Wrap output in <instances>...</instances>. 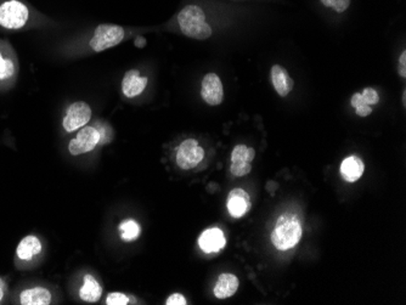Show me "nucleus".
I'll list each match as a JSON object with an SVG mask.
<instances>
[{
    "mask_svg": "<svg viewBox=\"0 0 406 305\" xmlns=\"http://www.w3.org/2000/svg\"><path fill=\"white\" fill-rule=\"evenodd\" d=\"M303 236V225L296 214L285 213L277 219L272 231V242L279 251L296 247Z\"/></svg>",
    "mask_w": 406,
    "mask_h": 305,
    "instance_id": "1",
    "label": "nucleus"
},
{
    "mask_svg": "<svg viewBox=\"0 0 406 305\" xmlns=\"http://www.w3.org/2000/svg\"><path fill=\"white\" fill-rule=\"evenodd\" d=\"M178 22L182 34L197 40H205L212 36V29L207 24L205 11L197 5H187L178 15Z\"/></svg>",
    "mask_w": 406,
    "mask_h": 305,
    "instance_id": "2",
    "label": "nucleus"
},
{
    "mask_svg": "<svg viewBox=\"0 0 406 305\" xmlns=\"http://www.w3.org/2000/svg\"><path fill=\"white\" fill-rule=\"evenodd\" d=\"M205 159V148L196 139H185L177 148L175 163L182 171H192L198 167Z\"/></svg>",
    "mask_w": 406,
    "mask_h": 305,
    "instance_id": "3",
    "label": "nucleus"
},
{
    "mask_svg": "<svg viewBox=\"0 0 406 305\" xmlns=\"http://www.w3.org/2000/svg\"><path fill=\"white\" fill-rule=\"evenodd\" d=\"M125 38V29L116 24H99L91 38L89 47L95 53H102L114 48Z\"/></svg>",
    "mask_w": 406,
    "mask_h": 305,
    "instance_id": "4",
    "label": "nucleus"
},
{
    "mask_svg": "<svg viewBox=\"0 0 406 305\" xmlns=\"http://www.w3.org/2000/svg\"><path fill=\"white\" fill-rule=\"evenodd\" d=\"M29 11L19 0H8L0 5V26L6 29H19L27 24Z\"/></svg>",
    "mask_w": 406,
    "mask_h": 305,
    "instance_id": "5",
    "label": "nucleus"
},
{
    "mask_svg": "<svg viewBox=\"0 0 406 305\" xmlns=\"http://www.w3.org/2000/svg\"><path fill=\"white\" fill-rule=\"evenodd\" d=\"M101 134L95 127H83L76 136L68 143V152L72 156H81L91 152L100 143Z\"/></svg>",
    "mask_w": 406,
    "mask_h": 305,
    "instance_id": "6",
    "label": "nucleus"
},
{
    "mask_svg": "<svg viewBox=\"0 0 406 305\" xmlns=\"http://www.w3.org/2000/svg\"><path fill=\"white\" fill-rule=\"evenodd\" d=\"M91 118V106L84 101H76L68 106L63 117V127L68 133L83 128Z\"/></svg>",
    "mask_w": 406,
    "mask_h": 305,
    "instance_id": "7",
    "label": "nucleus"
},
{
    "mask_svg": "<svg viewBox=\"0 0 406 305\" xmlns=\"http://www.w3.org/2000/svg\"><path fill=\"white\" fill-rule=\"evenodd\" d=\"M201 96L205 104L218 106L224 100V88L219 76L208 73L203 77L201 84Z\"/></svg>",
    "mask_w": 406,
    "mask_h": 305,
    "instance_id": "8",
    "label": "nucleus"
},
{
    "mask_svg": "<svg viewBox=\"0 0 406 305\" xmlns=\"http://www.w3.org/2000/svg\"><path fill=\"white\" fill-rule=\"evenodd\" d=\"M252 207L249 192L244 189H234L229 192L226 200V208L233 218H242L249 213Z\"/></svg>",
    "mask_w": 406,
    "mask_h": 305,
    "instance_id": "9",
    "label": "nucleus"
},
{
    "mask_svg": "<svg viewBox=\"0 0 406 305\" xmlns=\"http://www.w3.org/2000/svg\"><path fill=\"white\" fill-rule=\"evenodd\" d=\"M380 102V95L377 91L373 88H365L363 93H355L352 99L350 104L355 109L357 115L360 117H368L373 114V105H377Z\"/></svg>",
    "mask_w": 406,
    "mask_h": 305,
    "instance_id": "10",
    "label": "nucleus"
},
{
    "mask_svg": "<svg viewBox=\"0 0 406 305\" xmlns=\"http://www.w3.org/2000/svg\"><path fill=\"white\" fill-rule=\"evenodd\" d=\"M198 246L205 253H218L226 246L225 235L219 228L205 230L198 237Z\"/></svg>",
    "mask_w": 406,
    "mask_h": 305,
    "instance_id": "11",
    "label": "nucleus"
},
{
    "mask_svg": "<svg viewBox=\"0 0 406 305\" xmlns=\"http://www.w3.org/2000/svg\"><path fill=\"white\" fill-rule=\"evenodd\" d=\"M148 86V78L140 76L138 70H130L125 73L122 81V91L125 97L133 99L140 95Z\"/></svg>",
    "mask_w": 406,
    "mask_h": 305,
    "instance_id": "12",
    "label": "nucleus"
},
{
    "mask_svg": "<svg viewBox=\"0 0 406 305\" xmlns=\"http://www.w3.org/2000/svg\"><path fill=\"white\" fill-rule=\"evenodd\" d=\"M240 281L239 279L234 274L230 272H224L220 274L217 283L213 287V293H214L215 298L218 299H226L230 297L234 296L235 293L239 290Z\"/></svg>",
    "mask_w": 406,
    "mask_h": 305,
    "instance_id": "13",
    "label": "nucleus"
},
{
    "mask_svg": "<svg viewBox=\"0 0 406 305\" xmlns=\"http://www.w3.org/2000/svg\"><path fill=\"white\" fill-rule=\"evenodd\" d=\"M270 79H272L274 89L282 97L288 95L292 89H293V86H295V81L292 79L291 76L288 75L286 68L280 66V65H275V66L272 67Z\"/></svg>",
    "mask_w": 406,
    "mask_h": 305,
    "instance_id": "14",
    "label": "nucleus"
},
{
    "mask_svg": "<svg viewBox=\"0 0 406 305\" xmlns=\"http://www.w3.org/2000/svg\"><path fill=\"white\" fill-rule=\"evenodd\" d=\"M339 172L345 182H358L365 172V164H364L363 159L358 156H354V155L348 156V157L344 158L341 163Z\"/></svg>",
    "mask_w": 406,
    "mask_h": 305,
    "instance_id": "15",
    "label": "nucleus"
},
{
    "mask_svg": "<svg viewBox=\"0 0 406 305\" xmlns=\"http://www.w3.org/2000/svg\"><path fill=\"white\" fill-rule=\"evenodd\" d=\"M78 293L81 301L86 303H96L100 301L102 296V286L94 275L86 274V276L83 279V285Z\"/></svg>",
    "mask_w": 406,
    "mask_h": 305,
    "instance_id": "16",
    "label": "nucleus"
},
{
    "mask_svg": "<svg viewBox=\"0 0 406 305\" xmlns=\"http://www.w3.org/2000/svg\"><path fill=\"white\" fill-rule=\"evenodd\" d=\"M40 252H42V242L34 235H29V236L24 237L19 241V246L16 248L17 258L24 262L32 260L33 258L39 256Z\"/></svg>",
    "mask_w": 406,
    "mask_h": 305,
    "instance_id": "17",
    "label": "nucleus"
},
{
    "mask_svg": "<svg viewBox=\"0 0 406 305\" xmlns=\"http://www.w3.org/2000/svg\"><path fill=\"white\" fill-rule=\"evenodd\" d=\"M52 299V292L44 287H32L19 295V304L22 305H49Z\"/></svg>",
    "mask_w": 406,
    "mask_h": 305,
    "instance_id": "18",
    "label": "nucleus"
},
{
    "mask_svg": "<svg viewBox=\"0 0 406 305\" xmlns=\"http://www.w3.org/2000/svg\"><path fill=\"white\" fill-rule=\"evenodd\" d=\"M120 237L125 242H134L140 237L141 226L134 219H125L118 225Z\"/></svg>",
    "mask_w": 406,
    "mask_h": 305,
    "instance_id": "19",
    "label": "nucleus"
},
{
    "mask_svg": "<svg viewBox=\"0 0 406 305\" xmlns=\"http://www.w3.org/2000/svg\"><path fill=\"white\" fill-rule=\"evenodd\" d=\"M254 156H256L254 148L240 143L235 146L231 152V163H252Z\"/></svg>",
    "mask_w": 406,
    "mask_h": 305,
    "instance_id": "20",
    "label": "nucleus"
},
{
    "mask_svg": "<svg viewBox=\"0 0 406 305\" xmlns=\"http://www.w3.org/2000/svg\"><path fill=\"white\" fill-rule=\"evenodd\" d=\"M14 72V62L10 58H5L4 55L0 53V81H5L10 77H13Z\"/></svg>",
    "mask_w": 406,
    "mask_h": 305,
    "instance_id": "21",
    "label": "nucleus"
},
{
    "mask_svg": "<svg viewBox=\"0 0 406 305\" xmlns=\"http://www.w3.org/2000/svg\"><path fill=\"white\" fill-rule=\"evenodd\" d=\"M106 305H128L130 304V297L125 296L122 292H111L109 296L106 297Z\"/></svg>",
    "mask_w": 406,
    "mask_h": 305,
    "instance_id": "22",
    "label": "nucleus"
},
{
    "mask_svg": "<svg viewBox=\"0 0 406 305\" xmlns=\"http://www.w3.org/2000/svg\"><path fill=\"white\" fill-rule=\"evenodd\" d=\"M230 172L234 177H244L252 172V163H231Z\"/></svg>",
    "mask_w": 406,
    "mask_h": 305,
    "instance_id": "23",
    "label": "nucleus"
},
{
    "mask_svg": "<svg viewBox=\"0 0 406 305\" xmlns=\"http://www.w3.org/2000/svg\"><path fill=\"white\" fill-rule=\"evenodd\" d=\"M320 1L324 6L332 8L339 14L348 9L349 5H350V0H320Z\"/></svg>",
    "mask_w": 406,
    "mask_h": 305,
    "instance_id": "24",
    "label": "nucleus"
},
{
    "mask_svg": "<svg viewBox=\"0 0 406 305\" xmlns=\"http://www.w3.org/2000/svg\"><path fill=\"white\" fill-rule=\"evenodd\" d=\"M187 301L185 297L180 295V293H173L172 296H169L166 301V305H187Z\"/></svg>",
    "mask_w": 406,
    "mask_h": 305,
    "instance_id": "25",
    "label": "nucleus"
},
{
    "mask_svg": "<svg viewBox=\"0 0 406 305\" xmlns=\"http://www.w3.org/2000/svg\"><path fill=\"white\" fill-rule=\"evenodd\" d=\"M398 73L402 78L406 77V52H403L400 58H399V66H398Z\"/></svg>",
    "mask_w": 406,
    "mask_h": 305,
    "instance_id": "26",
    "label": "nucleus"
},
{
    "mask_svg": "<svg viewBox=\"0 0 406 305\" xmlns=\"http://www.w3.org/2000/svg\"><path fill=\"white\" fill-rule=\"evenodd\" d=\"M5 295V283L3 279L0 277V302L3 301Z\"/></svg>",
    "mask_w": 406,
    "mask_h": 305,
    "instance_id": "27",
    "label": "nucleus"
},
{
    "mask_svg": "<svg viewBox=\"0 0 406 305\" xmlns=\"http://www.w3.org/2000/svg\"><path fill=\"white\" fill-rule=\"evenodd\" d=\"M145 44H146V42H145V39L143 37H139L138 39H135V45L139 47V48H143Z\"/></svg>",
    "mask_w": 406,
    "mask_h": 305,
    "instance_id": "28",
    "label": "nucleus"
},
{
    "mask_svg": "<svg viewBox=\"0 0 406 305\" xmlns=\"http://www.w3.org/2000/svg\"><path fill=\"white\" fill-rule=\"evenodd\" d=\"M405 101H406V91H404V94H403V104L405 106Z\"/></svg>",
    "mask_w": 406,
    "mask_h": 305,
    "instance_id": "29",
    "label": "nucleus"
}]
</instances>
